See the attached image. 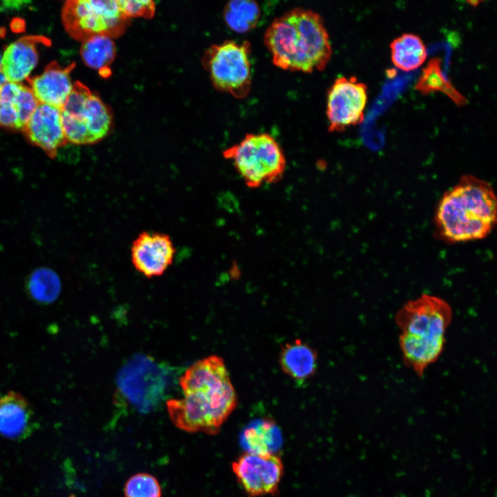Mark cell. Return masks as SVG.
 <instances>
[{
	"instance_id": "cell-1",
	"label": "cell",
	"mask_w": 497,
	"mask_h": 497,
	"mask_svg": "<svg viewBox=\"0 0 497 497\" xmlns=\"http://www.w3.org/2000/svg\"><path fill=\"white\" fill-rule=\"evenodd\" d=\"M179 383L182 396L166 402L173 423L188 432L217 433L237 405L223 359L213 355L195 362Z\"/></svg>"
},
{
	"instance_id": "cell-2",
	"label": "cell",
	"mask_w": 497,
	"mask_h": 497,
	"mask_svg": "<svg viewBox=\"0 0 497 497\" xmlns=\"http://www.w3.org/2000/svg\"><path fill=\"white\" fill-rule=\"evenodd\" d=\"M264 41L275 66L291 71L322 70L332 54L323 18L301 7L274 19L265 31Z\"/></svg>"
},
{
	"instance_id": "cell-3",
	"label": "cell",
	"mask_w": 497,
	"mask_h": 497,
	"mask_svg": "<svg viewBox=\"0 0 497 497\" xmlns=\"http://www.w3.org/2000/svg\"><path fill=\"white\" fill-rule=\"evenodd\" d=\"M435 226L448 243H461L487 237L497 222V199L491 184L466 175L444 193L438 204Z\"/></svg>"
},
{
	"instance_id": "cell-4",
	"label": "cell",
	"mask_w": 497,
	"mask_h": 497,
	"mask_svg": "<svg viewBox=\"0 0 497 497\" xmlns=\"http://www.w3.org/2000/svg\"><path fill=\"white\" fill-rule=\"evenodd\" d=\"M452 317L451 306L430 294L408 301L396 314L403 362L418 376L442 353Z\"/></svg>"
},
{
	"instance_id": "cell-5",
	"label": "cell",
	"mask_w": 497,
	"mask_h": 497,
	"mask_svg": "<svg viewBox=\"0 0 497 497\" xmlns=\"http://www.w3.org/2000/svg\"><path fill=\"white\" fill-rule=\"evenodd\" d=\"M222 155L231 162L244 184L251 188L277 182L286 170L284 151L268 133H247L238 143L226 148Z\"/></svg>"
},
{
	"instance_id": "cell-6",
	"label": "cell",
	"mask_w": 497,
	"mask_h": 497,
	"mask_svg": "<svg viewBox=\"0 0 497 497\" xmlns=\"http://www.w3.org/2000/svg\"><path fill=\"white\" fill-rule=\"evenodd\" d=\"M171 372L166 364L153 358L137 353L121 367L116 385L124 401L140 413L159 407L170 387Z\"/></svg>"
},
{
	"instance_id": "cell-7",
	"label": "cell",
	"mask_w": 497,
	"mask_h": 497,
	"mask_svg": "<svg viewBox=\"0 0 497 497\" xmlns=\"http://www.w3.org/2000/svg\"><path fill=\"white\" fill-rule=\"evenodd\" d=\"M67 142L89 144L104 138L110 130V110L96 95L77 81L61 109Z\"/></svg>"
},
{
	"instance_id": "cell-8",
	"label": "cell",
	"mask_w": 497,
	"mask_h": 497,
	"mask_svg": "<svg viewBox=\"0 0 497 497\" xmlns=\"http://www.w3.org/2000/svg\"><path fill=\"white\" fill-rule=\"evenodd\" d=\"M61 18L68 33L82 42L97 35L118 37L130 19L122 12L118 0L67 1Z\"/></svg>"
},
{
	"instance_id": "cell-9",
	"label": "cell",
	"mask_w": 497,
	"mask_h": 497,
	"mask_svg": "<svg viewBox=\"0 0 497 497\" xmlns=\"http://www.w3.org/2000/svg\"><path fill=\"white\" fill-rule=\"evenodd\" d=\"M249 41L226 40L211 46L202 63L214 87L237 99L248 95L251 88Z\"/></svg>"
},
{
	"instance_id": "cell-10",
	"label": "cell",
	"mask_w": 497,
	"mask_h": 497,
	"mask_svg": "<svg viewBox=\"0 0 497 497\" xmlns=\"http://www.w3.org/2000/svg\"><path fill=\"white\" fill-rule=\"evenodd\" d=\"M367 87L355 77H337L327 92L326 113L330 132H342L363 121Z\"/></svg>"
},
{
	"instance_id": "cell-11",
	"label": "cell",
	"mask_w": 497,
	"mask_h": 497,
	"mask_svg": "<svg viewBox=\"0 0 497 497\" xmlns=\"http://www.w3.org/2000/svg\"><path fill=\"white\" fill-rule=\"evenodd\" d=\"M232 470L248 496L260 497L278 491L284 465L277 454L260 455L244 451L232 462Z\"/></svg>"
},
{
	"instance_id": "cell-12",
	"label": "cell",
	"mask_w": 497,
	"mask_h": 497,
	"mask_svg": "<svg viewBox=\"0 0 497 497\" xmlns=\"http://www.w3.org/2000/svg\"><path fill=\"white\" fill-rule=\"evenodd\" d=\"M175 247L169 235L155 231H143L130 248L135 269L147 277L162 275L172 264Z\"/></svg>"
},
{
	"instance_id": "cell-13",
	"label": "cell",
	"mask_w": 497,
	"mask_h": 497,
	"mask_svg": "<svg viewBox=\"0 0 497 497\" xmlns=\"http://www.w3.org/2000/svg\"><path fill=\"white\" fill-rule=\"evenodd\" d=\"M28 139L50 155H54L67 139L61 110L39 104L23 128Z\"/></svg>"
},
{
	"instance_id": "cell-14",
	"label": "cell",
	"mask_w": 497,
	"mask_h": 497,
	"mask_svg": "<svg viewBox=\"0 0 497 497\" xmlns=\"http://www.w3.org/2000/svg\"><path fill=\"white\" fill-rule=\"evenodd\" d=\"M33 409L20 393L0 394V435L20 441L30 436L37 427Z\"/></svg>"
},
{
	"instance_id": "cell-15",
	"label": "cell",
	"mask_w": 497,
	"mask_h": 497,
	"mask_svg": "<svg viewBox=\"0 0 497 497\" xmlns=\"http://www.w3.org/2000/svg\"><path fill=\"white\" fill-rule=\"evenodd\" d=\"M41 36H26L10 43L1 55V72L6 81L21 84L28 79L39 60V45H48Z\"/></svg>"
},
{
	"instance_id": "cell-16",
	"label": "cell",
	"mask_w": 497,
	"mask_h": 497,
	"mask_svg": "<svg viewBox=\"0 0 497 497\" xmlns=\"http://www.w3.org/2000/svg\"><path fill=\"white\" fill-rule=\"evenodd\" d=\"M38 104L30 87L4 83L0 87V125L23 130Z\"/></svg>"
},
{
	"instance_id": "cell-17",
	"label": "cell",
	"mask_w": 497,
	"mask_h": 497,
	"mask_svg": "<svg viewBox=\"0 0 497 497\" xmlns=\"http://www.w3.org/2000/svg\"><path fill=\"white\" fill-rule=\"evenodd\" d=\"M73 67V64L63 67L53 61L41 74L28 79L29 87L39 104L61 109L73 88L70 75Z\"/></svg>"
},
{
	"instance_id": "cell-18",
	"label": "cell",
	"mask_w": 497,
	"mask_h": 497,
	"mask_svg": "<svg viewBox=\"0 0 497 497\" xmlns=\"http://www.w3.org/2000/svg\"><path fill=\"white\" fill-rule=\"evenodd\" d=\"M282 370L295 381L302 382L314 375L318 355L314 349L299 339L286 344L280 355Z\"/></svg>"
},
{
	"instance_id": "cell-19",
	"label": "cell",
	"mask_w": 497,
	"mask_h": 497,
	"mask_svg": "<svg viewBox=\"0 0 497 497\" xmlns=\"http://www.w3.org/2000/svg\"><path fill=\"white\" fill-rule=\"evenodd\" d=\"M241 444L245 452L273 454L282 445V434L273 420L260 419L252 422L244 429Z\"/></svg>"
},
{
	"instance_id": "cell-20",
	"label": "cell",
	"mask_w": 497,
	"mask_h": 497,
	"mask_svg": "<svg viewBox=\"0 0 497 497\" xmlns=\"http://www.w3.org/2000/svg\"><path fill=\"white\" fill-rule=\"evenodd\" d=\"M393 64L404 71L418 68L427 57L426 48L418 35L405 33L396 38L390 44Z\"/></svg>"
},
{
	"instance_id": "cell-21",
	"label": "cell",
	"mask_w": 497,
	"mask_h": 497,
	"mask_svg": "<svg viewBox=\"0 0 497 497\" xmlns=\"http://www.w3.org/2000/svg\"><path fill=\"white\" fill-rule=\"evenodd\" d=\"M441 61L435 57L429 60L427 66L422 69L415 88L423 95L431 92L440 91L451 98L458 106H463L467 103V99L460 93L451 83L443 75Z\"/></svg>"
},
{
	"instance_id": "cell-22",
	"label": "cell",
	"mask_w": 497,
	"mask_h": 497,
	"mask_svg": "<svg viewBox=\"0 0 497 497\" xmlns=\"http://www.w3.org/2000/svg\"><path fill=\"white\" fill-rule=\"evenodd\" d=\"M80 54L86 66L105 75V71L115 58L116 46L110 37L94 36L82 42Z\"/></svg>"
},
{
	"instance_id": "cell-23",
	"label": "cell",
	"mask_w": 497,
	"mask_h": 497,
	"mask_svg": "<svg viewBox=\"0 0 497 497\" xmlns=\"http://www.w3.org/2000/svg\"><path fill=\"white\" fill-rule=\"evenodd\" d=\"M260 14L259 4L253 0L229 1L223 12L226 25L239 33H245L254 28L259 22Z\"/></svg>"
},
{
	"instance_id": "cell-24",
	"label": "cell",
	"mask_w": 497,
	"mask_h": 497,
	"mask_svg": "<svg viewBox=\"0 0 497 497\" xmlns=\"http://www.w3.org/2000/svg\"><path fill=\"white\" fill-rule=\"evenodd\" d=\"M28 293L35 301L48 304L54 302L61 291V282L57 273L46 267H40L29 275L26 285Z\"/></svg>"
},
{
	"instance_id": "cell-25",
	"label": "cell",
	"mask_w": 497,
	"mask_h": 497,
	"mask_svg": "<svg viewBox=\"0 0 497 497\" xmlns=\"http://www.w3.org/2000/svg\"><path fill=\"white\" fill-rule=\"evenodd\" d=\"M126 497H161L157 480L153 476L141 473L131 476L124 487Z\"/></svg>"
},
{
	"instance_id": "cell-26",
	"label": "cell",
	"mask_w": 497,
	"mask_h": 497,
	"mask_svg": "<svg viewBox=\"0 0 497 497\" xmlns=\"http://www.w3.org/2000/svg\"><path fill=\"white\" fill-rule=\"evenodd\" d=\"M124 15L130 17L151 18L155 11V4L148 0H118Z\"/></svg>"
},
{
	"instance_id": "cell-27",
	"label": "cell",
	"mask_w": 497,
	"mask_h": 497,
	"mask_svg": "<svg viewBox=\"0 0 497 497\" xmlns=\"http://www.w3.org/2000/svg\"><path fill=\"white\" fill-rule=\"evenodd\" d=\"M1 55H0V70H1Z\"/></svg>"
},
{
	"instance_id": "cell-28",
	"label": "cell",
	"mask_w": 497,
	"mask_h": 497,
	"mask_svg": "<svg viewBox=\"0 0 497 497\" xmlns=\"http://www.w3.org/2000/svg\"><path fill=\"white\" fill-rule=\"evenodd\" d=\"M1 85L0 84V87H1Z\"/></svg>"
}]
</instances>
